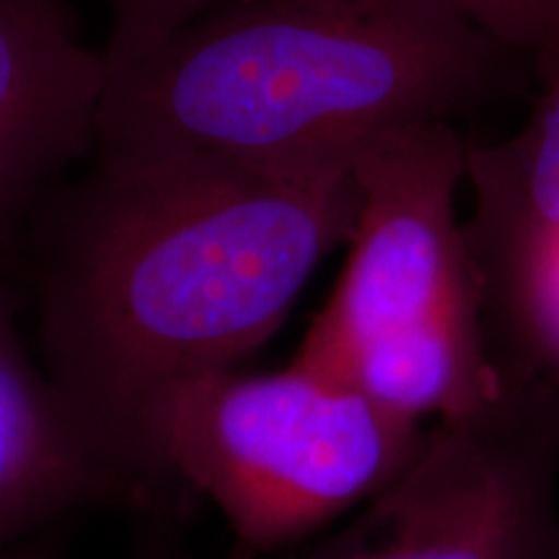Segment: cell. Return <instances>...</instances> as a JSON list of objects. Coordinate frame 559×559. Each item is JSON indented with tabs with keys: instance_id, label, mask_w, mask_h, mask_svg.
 <instances>
[{
	"instance_id": "obj_1",
	"label": "cell",
	"mask_w": 559,
	"mask_h": 559,
	"mask_svg": "<svg viewBox=\"0 0 559 559\" xmlns=\"http://www.w3.org/2000/svg\"><path fill=\"white\" fill-rule=\"evenodd\" d=\"M353 169L94 160L47 192L21 262L47 373L148 513H185L156 428L171 391L239 368L353 236Z\"/></svg>"
},
{
	"instance_id": "obj_2",
	"label": "cell",
	"mask_w": 559,
	"mask_h": 559,
	"mask_svg": "<svg viewBox=\"0 0 559 559\" xmlns=\"http://www.w3.org/2000/svg\"><path fill=\"white\" fill-rule=\"evenodd\" d=\"M534 66L451 0H228L111 68L96 158L353 169L391 130L519 94Z\"/></svg>"
},
{
	"instance_id": "obj_3",
	"label": "cell",
	"mask_w": 559,
	"mask_h": 559,
	"mask_svg": "<svg viewBox=\"0 0 559 559\" xmlns=\"http://www.w3.org/2000/svg\"><path fill=\"white\" fill-rule=\"evenodd\" d=\"M428 430L298 362L218 370L166 400V474L218 508L234 559L283 555L355 513L412 464Z\"/></svg>"
},
{
	"instance_id": "obj_4",
	"label": "cell",
	"mask_w": 559,
	"mask_h": 559,
	"mask_svg": "<svg viewBox=\"0 0 559 559\" xmlns=\"http://www.w3.org/2000/svg\"><path fill=\"white\" fill-rule=\"evenodd\" d=\"M280 559H559V381L506 368L353 519Z\"/></svg>"
},
{
	"instance_id": "obj_5",
	"label": "cell",
	"mask_w": 559,
	"mask_h": 559,
	"mask_svg": "<svg viewBox=\"0 0 559 559\" xmlns=\"http://www.w3.org/2000/svg\"><path fill=\"white\" fill-rule=\"evenodd\" d=\"M469 140L423 122L373 140L353 164L360 207L345 270L293 362L337 379L370 342L438 319L485 313L456 215Z\"/></svg>"
},
{
	"instance_id": "obj_6",
	"label": "cell",
	"mask_w": 559,
	"mask_h": 559,
	"mask_svg": "<svg viewBox=\"0 0 559 559\" xmlns=\"http://www.w3.org/2000/svg\"><path fill=\"white\" fill-rule=\"evenodd\" d=\"M539 88L526 122L500 143H469L474 213L466 241L485 313L519 347L559 277V47L534 70Z\"/></svg>"
},
{
	"instance_id": "obj_7",
	"label": "cell",
	"mask_w": 559,
	"mask_h": 559,
	"mask_svg": "<svg viewBox=\"0 0 559 559\" xmlns=\"http://www.w3.org/2000/svg\"><path fill=\"white\" fill-rule=\"evenodd\" d=\"M107 81L104 50L0 0V280L19 267L47 192L94 148Z\"/></svg>"
},
{
	"instance_id": "obj_8",
	"label": "cell",
	"mask_w": 559,
	"mask_h": 559,
	"mask_svg": "<svg viewBox=\"0 0 559 559\" xmlns=\"http://www.w3.org/2000/svg\"><path fill=\"white\" fill-rule=\"evenodd\" d=\"M91 508L148 513L34 360L0 280V551Z\"/></svg>"
},
{
	"instance_id": "obj_9",
	"label": "cell",
	"mask_w": 559,
	"mask_h": 559,
	"mask_svg": "<svg viewBox=\"0 0 559 559\" xmlns=\"http://www.w3.org/2000/svg\"><path fill=\"white\" fill-rule=\"evenodd\" d=\"M391 415L423 425L477 409L506 381L487 347L485 313L438 319L370 342L337 379Z\"/></svg>"
},
{
	"instance_id": "obj_10",
	"label": "cell",
	"mask_w": 559,
	"mask_h": 559,
	"mask_svg": "<svg viewBox=\"0 0 559 559\" xmlns=\"http://www.w3.org/2000/svg\"><path fill=\"white\" fill-rule=\"evenodd\" d=\"M223 3L228 0H104L111 29L102 50L109 70L156 50L160 41Z\"/></svg>"
},
{
	"instance_id": "obj_11",
	"label": "cell",
	"mask_w": 559,
	"mask_h": 559,
	"mask_svg": "<svg viewBox=\"0 0 559 559\" xmlns=\"http://www.w3.org/2000/svg\"><path fill=\"white\" fill-rule=\"evenodd\" d=\"M479 29L523 55L534 70L559 47V0H451Z\"/></svg>"
},
{
	"instance_id": "obj_12",
	"label": "cell",
	"mask_w": 559,
	"mask_h": 559,
	"mask_svg": "<svg viewBox=\"0 0 559 559\" xmlns=\"http://www.w3.org/2000/svg\"><path fill=\"white\" fill-rule=\"evenodd\" d=\"M138 519L140 526L128 559H200L185 536V526H181L187 519L185 513L156 510V513H143Z\"/></svg>"
},
{
	"instance_id": "obj_13",
	"label": "cell",
	"mask_w": 559,
	"mask_h": 559,
	"mask_svg": "<svg viewBox=\"0 0 559 559\" xmlns=\"http://www.w3.org/2000/svg\"><path fill=\"white\" fill-rule=\"evenodd\" d=\"M3 3L11 5L24 19H29L32 24L68 34V37H79V19H75L70 0H3Z\"/></svg>"
},
{
	"instance_id": "obj_14",
	"label": "cell",
	"mask_w": 559,
	"mask_h": 559,
	"mask_svg": "<svg viewBox=\"0 0 559 559\" xmlns=\"http://www.w3.org/2000/svg\"><path fill=\"white\" fill-rule=\"evenodd\" d=\"M0 559H68L60 542L50 536V531H41L37 536L13 544V547L0 551Z\"/></svg>"
}]
</instances>
